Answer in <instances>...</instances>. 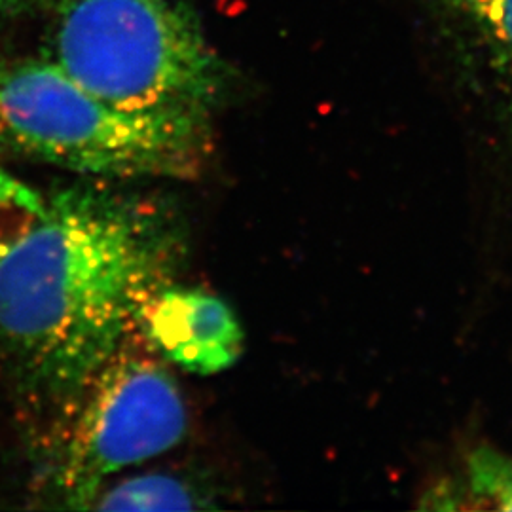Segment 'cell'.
<instances>
[{
  "mask_svg": "<svg viewBox=\"0 0 512 512\" xmlns=\"http://www.w3.org/2000/svg\"><path fill=\"white\" fill-rule=\"evenodd\" d=\"M433 509L512 511V458L494 448H476L458 482L431 494Z\"/></svg>",
  "mask_w": 512,
  "mask_h": 512,
  "instance_id": "8",
  "label": "cell"
},
{
  "mask_svg": "<svg viewBox=\"0 0 512 512\" xmlns=\"http://www.w3.org/2000/svg\"><path fill=\"white\" fill-rule=\"evenodd\" d=\"M215 501L194 482L169 473H143L107 484L95 495L93 511H200Z\"/></svg>",
  "mask_w": 512,
  "mask_h": 512,
  "instance_id": "7",
  "label": "cell"
},
{
  "mask_svg": "<svg viewBox=\"0 0 512 512\" xmlns=\"http://www.w3.org/2000/svg\"><path fill=\"white\" fill-rule=\"evenodd\" d=\"M46 57L141 114L211 120L234 76L186 0H61Z\"/></svg>",
  "mask_w": 512,
  "mask_h": 512,
  "instance_id": "2",
  "label": "cell"
},
{
  "mask_svg": "<svg viewBox=\"0 0 512 512\" xmlns=\"http://www.w3.org/2000/svg\"><path fill=\"white\" fill-rule=\"evenodd\" d=\"M475 42L512 112V0H444Z\"/></svg>",
  "mask_w": 512,
  "mask_h": 512,
  "instance_id": "6",
  "label": "cell"
},
{
  "mask_svg": "<svg viewBox=\"0 0 512 512\" xmlns=\"http://www.w3.org/2000/svg\"><path fill=\"white\" fill-rule=\"evenodd\" d=\"M46 198L0 167V262L42 215Z\"/></svg>",
  "mask_w": 512,
  "mask_h": 512,
  "instance_id": "9",
  "label": "cell"
},
{
  "mask_svg": "<svg viewBox=\"0 0 512 512\" xmlns=\"http://www.w3.org/2000/svg\"><path fill=\"white\" fill-rule=\"evenodd\" d=\"M65 406L48 475L69 509H90L114 476L179 446L188 429L177 380L131 342Z\"/></svg>",
  "mask_w": 512,
  "mask_h": 512,
  "instance_id": "4",
  "label": "cell"
},
{
  "mask_svg": "<svg viewBox=\"0 0 512 512\" xmlns=\"http://www.w3.org/2000/svg\"><path fill=\"white\" fill-rule=\"evenodd\" d=\"M50 0H0V23L18 19L25 14L37 12L44 8Z\"/></svg>",
  "mask_w": 512,
  "mask_h": 512,
  "instance_id": "10",
  "label": "cell"
},
{
  "mask_svg": "<svg viewBox=\"0 0 512 512\" xmlns=\"http://www.w3.org/2000/svg\"><path fill=\"white\" fill-rule=\"evenodd\" d=\"M0 147L92 177L192 179L211 120L118 109L52 59L0 61Z\"/></svg>",
  "mask_w": 512,
  "mask_h": 512,
  "instance_id": "3",
  "label": "cell"
},
{
  "mask_svg": "<svg viewBox=\"0 0 512 512\" xmlns=\"http://www.w3.org/2000/svg\"><path fill=\"white\" fill-rule=\"evenodd\" d=\"M171 211L103 188H67L0 262V338L63 403L143 330L183 258Z\"/></svg>",
  "mask_w": 512,
  "mask_h": 512,
  "instance_id": "1",
  "label": "cell"
},
{
  "mask_svg": "<svg viewBox=\"0 0 512 512\" xmlns=\"http://www.w3.org/2000/svg\"><path fill=\"white\" fill-rule=\"evenodd\" d=\"M143 330L165 359L192 374H217L238 361L243 332L213 294L167 287L150 306Z\"/></svg>",
  "mask_w": 512,
  "mask_h": 512,
  "instance_id": "5",
  "label": "cell"
}]
</instances>
